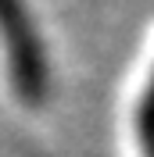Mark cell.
I'll return each mask as SVG.
<instances>
[{"instance_id": "6da1fadb", "label": "cell", "mask_w": 154, "mask_h": 157, "mask_svg": "<svg viewBox=\"0 0 154 157\" xmlns=\"http://www.w3.org/2000/svg\"><path fill=\"white\" fill-rule=\"evenodd\" d=\"M0 39L14 97L29 107L47 100V54L25 0H0Z\"/></svg>"}]
</instances>
